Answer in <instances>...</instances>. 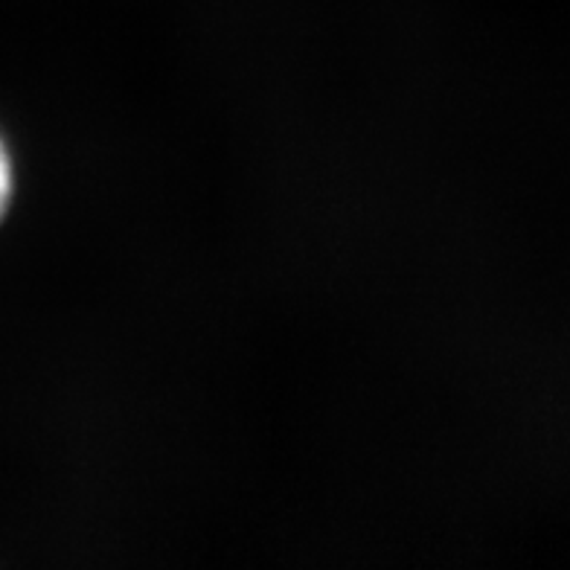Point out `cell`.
<instances>
[{
  "instance_id": "obj_1",
  "label": "cell",
  "mask_w": 570,
  "mask_h": 570,
  "mask_svg": "<svg viewBox=\"0 0 570 570\" xmlns=\"http://www.w3.org/2000/svg\"><path fill=\"white\" fill-rule=\"evenodd\" d=\"M9 193H12V166H9V155L0 142V213L7 210Z\"/></svg>"
}]
</instances>
